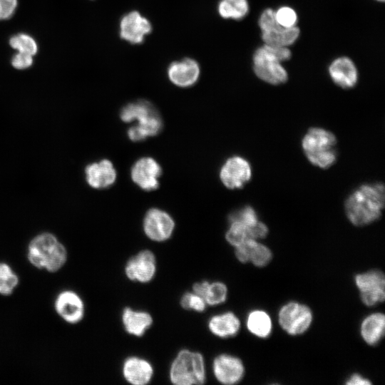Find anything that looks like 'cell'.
I'll list each match as a JSON object with an SVG mask.
<instances>
[{"mask_svg":"<svg viewBox=\"0 0 385 385\" xmlns=\"http://www.w3.org/2000/svg\"><path fill=\"white\" fill-rule=\"evenodd\" d=\"M384 200L385 191L382 183L363 185L346 199V216L355 226L369 225L380 217Z\"/></svg>","mask_w":385,"mask_h":385,"instance_id":"6da1fadb","label":"cell"},{"mask_svg":"<svg viewBox=\"0 0 385 385\" xmlns=\"http://www.w3.org/2000/svg\"><path fill=\"white\" fill-rule=\"evenodd\" d=\"M292 56L287 47L273 46L264 44L253 54V70L262 81L272 85L285 83L288 74L281 63Z\"/></svg>","mask_w":385,"mask_h":385,"instance_id":"7a4b0ae2","label":"cell"},{"mask_svg":"<svg viewBox=\"0 0 385 385\" xmlns=\"http://www.w3.org/2000/svg\"><path fill=\"white\" fill-rule=\"evenodd\" d=\"M28 259L38 268L56 272L65 264L67 252L65 247L53 235L44 232L36 236L31 241Z\"/></svg>","mask_w":385,"mask_h":385,"instance_id":"3957f363","label":"cell"},{"mask_svg":"<svg viewBox=\"0 0 385 385\" xmlns=\"http://www.w3.org/2000/svg\"><path fill=\"white\" fill-rule=\"evenodd\" d=\"M337 139L323 128H310L302 140V148L308 160L321 168L330 167L336 160Z\"/></svg>","mask_w":385,"mask_h":385,"instance_id":"277c9868","label":"cell"},{"mask_svg":"<svg viewBox=\"0 0 385 385\" xmlns=\"http://www.w3.org/2000/svg\"><path fill=\"white\" fill-rule=\"evenodd\" d=\"M170 380L176 385L202 384L206 380L205 361L200 353L183 349L170 369Z\"/></svg>","mask_w":385,"mask_h":385,"instance_id":"5b68a950","label":"cell"},{"mask_svg":"<svg viewBox=\"0 0 385 385\" xmlns=\"http://www.w3.org/2000/svg\"><path fill=\"white\" fill-rule=\"evenodd\" d=\"M313 320L311 309L306 304L291 301L284 304L278 312L281 328L292 336L301 335L310 327Z\"/></svg>","mask_w":385,"mask_h":385,"instance_id":"8992f818","label":"cell"},{"mask_svg":"<svg viewBox=\"0 0 385 385\" xmlns=\"http://www.w3.org/2000/svg\"><path fill=\"white\" fill-rule=\"evenodd\" d=\"M354 283L364 305L373 307L384 301L385 277L382 271L374 269L356 274Z\"/></svg>","mask_w":385,"mask_h":385,"instance_id":"52a82bcc","label":"cell"},{"mask_svg":"<svg viewBox=\"0 0 385 385\" xmlns=\"http://www.w3.org/2000/svg\"><path fill=\"white\" fill-rule=\"evenodd\" d=\"M215 379L221 384L233 385L239 383L245 375L242 361L233 355L222 354L217 356L212 363Z\"/></svg>","mask_w":385,"mask_h":385,"instance_id":"ba28073f","label":"cell"},{"mask_svg":"<svg viewBox=\"0 0 385 385\" xmlns=\"http://www.w3.org/2000/svg\"><path fill=\"white\" fill-rule=\"evenodd\" d=\"M156 272V260L150 250H142L130 258L125 267L126 277L141 283L150 282Z\"/></svg>","mask_w":385,"mask_h":385,"instance_id":"9c48e42d","label":"cell"},{"mask_svg":"<svg viewBox=\"0 0 385 385\" xmlns=\"http://www.w3.org/2000/svg\"><path fill=\"white\" fill-rule=\"evenodd\" d=\"M175 227L173 218L159 209H150L146 214L143 229L148 237L156 242L167 240Z\"/></svg>","mask_w":385,"mask_h":385,"instance_id":"30bf717a","label":"cell"},{"mask_svg":"<svg viewBox=\"0 0 385 385\" xmlns=\"http://www.w3.org/2000/svg\"><path fill=\"white\" fill-rule=\"evenodd\" d=\"M151 31L150 21L135 11L124 15L120 22V38L133 44L141 43Z\"/></svg>","mask_w":385,"mask_h":385,"instance_id":"8fae6325","label":"cell"},{"mask_svg":"<svg viewBox=\"0 0 385 385\" xmlns=\"http://www.w3.org/2000/svg\"><path fill=\"white\" fill-rule=\"evenodd\" d=\"M251 168L243 158L235 156L229 158L220 170V179L230 189L240 188L251 178Z\"/></svg>","mask_w":385,"mask_h":385,"instance_id":"7c38bea8","label":"cell"},{"mask_svg":"<svg viewBox=\"0 0 385 385\" xmlns=\"http://www.w3.org/2000/svg\"><path fill=\"white\" fill-rule=\"evenodd\" d=\"M161 174L158 163L151 158H143L138 160L131 170L135 183L145 190H153L158 187V178Z\"/></svg>","mask_w":385,"mask_h":385,"instance_id":"4fadbf2b","label":"cell"},{"mask_svg":"<svg viewBox=\"0 0 385 385\" xmlns=\"http://www.w3.org/2000/svg\"><path fill=\"white\" fill-rule=\"evenodd\" d=\"M57 313L67 322H79L84 315V304L81 297L72 291L58 294L55 302Z\"/></svg>","mask_w":385,"mask_h":385,"instance_id":"5bb4252c","label":"cell"},{"mask_svg":"<svg viewBox=\"0 0 385 385\" xmlns=\"http://www.w3.org/2000/svg\"><path fill=\"white\" fill-rule=\"evenodd\" d=\"M168 74L169 79L175 85L189 87L197 81L200 67L195 60L184 58L173 62L168 67Z\"/></svg>","mask_w":385,"mask_h":385,"instance_id":"9a60e30c","label":"cell"},{"mask_svg":"<svg viewBox=\"0 0 385 385\" xmlns=\"http://www.w3.org/2000/svg\"><path fill=\"white\" fill-rule=\"evenodd\" d=\"M123 375L130 384L145 385L153 375V368L147 360L137 356L128 357L123 364Z\"/></svg>","mask_w":385,"mask_h":385,"instance_id":"2e32d148","label":"cell"},{"mask_svg":"<svg viewBox=\"0 0 385 385\" xmlns=\"http://www.w3.org/2000/svg\"><path fill=\"white\" fill-rule=\"evenodd\" d=\"M329 73L332 81L342 88H353L357 82V69L348 57L334 59L329 65Z\"/></svg>","mask_w":385,"mask_h":385,"instance_id":"e0dca14e","label":"cell"},{"mask_svg":"<svg viewBox=\"0 0 385 385\" xmlns=\"http://www.w3.org/2000/svg\"><path fill=\"white\" fill-rule=\"evenodd\" d=\"M85 173L88 184L96 189L111 185L116 178V171L112 163L108 160L88 165Z\"/></svg>","mask_w":385,"mask_h":385,"instance_id":"ac0fdd59","label":"cell"},{"mask_svg":"<svg viewBox=\"0 0 385 385\" xmlns=\"http://www.w3.org/2000/svg\"><path fill=\"white\" fill-rule=\"evenodd\" d=\"M385 333V316L381 312H374L366 316L360 325V334L370 346L377 345Z\"/></svg>","mask_w":385,"mask_h":385,"instance_id":"d6986e66","label":"cell"},{"mask_svg":"<svg viewBox=\"0 0 385 385\" xmlns=\"http://www.w3.org/2000/svg\"><path fill=\"white\" fill-rule=\"evenodd\" d=\"M299 34V29L296 26L286 28L276 22L268 29L262 31V39L267 45L288 47L297 41Z\"/></svg>","mask_w":385,"mask_h":385,"instance_id":"ffe728a7","label":"cell"},{"mask_svg":"<svg viewBox=\"0 0 385 385\" xmlns=\"http://www.w3.org/2000/svg\"><path fill=\"white\" fill-rule=\"evenodd\" d=\"M239 318L232 312L212 316L208 322L209 330L220 338H230L235 336L240 329Z\"/></svg>","mask_w":385,"mask_h":385,"instance_id":"44dd1931","label":"cell"},{"mask_svg":"<svg viewBox=\"0 0 385 385\" xmlns=\"http://www.w3.org/2000/svg\"><path fill=\"white\" fill-rule=\"evenodd\" d=\"M122 322L127 333L135 337L143 336L152 325L151 315L143 311H137L126 307L122 313Z\"/></svg>","mask_w":385,"mask_h":385,"instance_id":"7402d4cb","label":"cell"},{"mask_svg":"<svg viewBox=\"0 0 385 385\" xmlns=\"http://www.w3.org/2000/svg\"><path fill=\"white\" fill-rule=\"evenodd\" d=\"M192 289L194 293L200 296L207 304L215 306L225 302L227 297V288L225 284L221 282L202 281L196 282Z\"/></svg>","mask_w":385,"mask_h":385,"instance_id":"603a6c76","label":"cell"},{"mask_svg":"<svg viewBox=\"0 0 385 385\" xmlns=\"http://www.w3.org/2000/svg\"><path fill=\"white\" fill-rule=\"evenodd\" d=\"M138 121V124L130 128L128 131L129 138L133 141H140L148 136L155 135L162 128V120L157 111Z\"/></svg>","mask_w":385,"mask_h":385,"instance_id":"cb8c5ba5","label":"cell"},{"mask_svg":"<svg viewBox=\"0 0 385 385\" xmlns=\"http://www.w3.org/2000/svg\"><path fill=\"white\" fill-rule=\"evenodd\" d=\"M249 332L261 339L269 337L272 330V322L269 314L262 309H254L249 312L246 319Z\"/></svg>","mask_w":385,"mask_h":385,"instance_id":"d4e9b609","label":"cell"},{"mask_svg":"<svg viewBox=\"0 0 385 385\" xmlns=\"http://www.w3.org/2000/svg\"><path fill=\"white\" fill-rule=\"evenodd\" d=\"M217 11L223 19L241 20L248 14L249 4L247 0H220Z\"/></svg>","mask_w":385,"mask_h":385,"instance_id":"484cf974","label":"cell"},{"mask_svg":"<svg viewBox=\"0 0 385 385\" xmlns=\"http://www.w3.org/2000/svg\"><path fill=\"white\" fill-rule=\"evenodd\" d=\"M157 111L148 101H140L130 103L123 108L120 112V118L124 122L139 120Z\"/></svg>","mask_w":385,"mask_h":385,"instance_id":"4316f807","label":"cell"},{"mask_svg":"<svg viewBox=\"0 0 385 385\" xmlns=\"http://www.w3.org/2000/svg\"><path fill=\"white\" fill-rule=\"evenodd\" d=\"M10 46L19 52L26 53L31 56L38 51V46L33 37L26 34H18L9 39Z\"/></svg>","mask_w":385,"mask_h":385,"instance_id":"83f0119b","label":"cell"},{"mask_svg":"<svg viewBox=\"0 0 385 385\" xmlns=\"http://www.w3.org/2000/svg\"><path fill=\"white\" fill-rule=\"evenodd\" d=\"M230 226L225 235L227 241L235 247L240 245L250 237V230L237 221H232Z\"/></svg>","mask_w":385,"mask_h":385,"instance_id":"f1b7e54d","label":"cell"},{"mask_svg":"<svg viewBox=\"0 0 385 385\" xmlns=\"http://www.w3.org/2000/svg\"><path fill=\"white\" fill-rule=\"evenodd\" d=\"M18 283L19 278L11 267L5 263H0V294H11Z\"/></svg>","mask_w":385,"mask_h":385,"instance_id":"f546056e","label":"cell"},{"mask_svg":"<svg viewBox=\"0 0 385 385\" xmlns=\"http://www.w3.org/2000/svg\"><path fill=\"white\" fill-rule=\"evenodd\" d=\"M272 259V252L271 250L256 240L251 249L250 262L255 267H263L267 266Z\"/></svg>","mask_w":385,"mask_h":385,"instance_id":"4dcf8cb0","label":"cell"},{"mask_svg":"<svg viewBox=\"0 0 385 385\" xmlns=\"http://www.w3.org/2000/svg\"><path fill=\"white\" fill-rule=\"evenodd\" d=\"M229 221H237L249 227L250 229V238L252 229L260 222L255 210L250 206L244 207L232 213L230 215Z\"/></svg>","mask_w":385,"mask_h":385,"instance_id":"1f68e13d","label":"cell"},{"mask_svg":"<svg viewBox=\"0 0 385 385\" xmlns=\"http://www.w3.org/2000/svg\"><path fill=\"white\" fill-rule=\"evenodd\" d=\"M180 305L185 309L202 312L206 308V302L202 297L194 292H186L180 299Z\"/></svg>","mask_w":385,"mask_h":385,"instance_id":"d6a6232c","label":"cell"},{"mask_svg":"<svg viewBox=\"0 0 385 385\" xmlns=\"http://www.w3.org/2000/svg\"><path fill=\"white\" fill-rule=\"evenodd\" d=\"M275 19L280 26L290 28L296 26L297 16L291 7L282 6L275 11Z\"/></svg>","mask_w":385,"mask_h":385,"instance_id":"836d02e7","label":"cell"},{"mask_svg":"<svg viewBox=\"0 0 385 385\" xmlns=\"http://www.w3.org/2000/svg\"><path fill=\"white\" fill-rule=\"evenodd\" d=\"M33 56L18 52L11 58V65L14 68L19 70L29 68L33 64Z\"/></svg>","mask_w":385,"mask_h":385,"instance_id":"e575fe53","label":"cell"},{"mask_svg":"<svg viewBox=\"0 0 385 385\" xmlns=\"http://www.w3.org/2000/svg\"><path fill=\"white\" fill-rule=\"evenodd\" d=\"M17 0H0V20H7L14 14Z\"/></svg>","mask_w":385,"mask_h":385,"instance_id":"d590c367","label":"cell"},{"mask_svg":"<svg viewBox=\"0 0 385 385\" xmlns=\"http://www.w3.org/2000/svg\"><path fill=\"white\" fill-rule=\"evenodd\" d=\"M371 384L372 382L369 379L357 373L351 374L345 381L346 385H371Z\"/></svg>","mask_w":385,"mask_h":385,"instance_id":"8d00e7d4","label":"cell"},{"mask_svg":"<svg viewBox=\"0 0 385 385\" xmlns=\"http://www.w3.org/2000/svg\"><path fill=\"white\" fill-rule=\"evenodd\" d=\"M376 1H381V2H384V0H376Z\"/></svg>","mask_w":385,"mask_h":385,"instance_id":"74e56055","label":"cell"}]
</instances>
